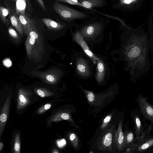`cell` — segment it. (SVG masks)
I'll list each match as a JSON object with an SVG mask.
<instances>
[{
  "label": "cell",
  "instance_id": "6da1fadb",
  "mask_svg": "<svg viewBox=\"0 0 153 153\" xmlns=\"http://www.w3.org/2000/svg\"><path fill=\"white\" fill-rule=\"evenodd\" d=\"M130 30L122 36L120 54L126 62L125 69L129 71L131 80L135 83L137 79L149 72L150 50L147 33L139 30Z\"/></svg>",
  "mask_w": 153,
  "mask_h": 153
},
{
  "label": "cell",
  "instance_id": "7a4b0ae2",
  "mask_svg": "<svg viewBox=\"0 0 153 153\" xmlns=\"http://www.w3.org/2000/svg\"><path fill=\"white\" fill-rule=\"evenodd\" d=\"M42 38L33 21L30 30L25 41L26 52L30 60L39 59L44 47Z\"/></svg>",
  "mask_w": 153,
  "mask_h": 153
},
{
  "label": "cell",
  "instance_id": "3957f363",
  "mask_svg": "<svg viewBox=\"0 0 153 153\" xmlns=\"http://www.w3.org/2000/svg\"><path fill=\"white\" fill-rule=\"evenodd\" d=\"M53 8L59 16L70 24L77 20L88 18L90 16L87 12L80 11L56 1L53 4Z\"/></svg>",
  "mask_w": 153,
  "mask_h": 153
},
{
  "label": "cell",
  "instance_id": "277c9868",
  "mask_svg": "<svg viewBox=\"0 0 153 153\" xmlns=\"http://www.w3.org/2000/svg\"><path fill=\"white\" fill-rule=\"evenodd\" d=\"M105 25L104 20L100 18L85 22L80 25L78 30L85 38L84 40H91L102 35Z\"/></svg>",
  "mask_w": 153,
  "mask_h": 153
},
{
  "label": "cell",
  "instance_id": "5b68a950",
  "mask_svg": "<svg viewBox=\"0 0 153 153\" xmlns=\"http://www.w3.org/2000/svg\"><path fill=\"white\" fill-rule=\"evenodd\" d=\"M76 70L82 78H89L92 76V67L89 60L82 57H77L76 61Z\"/></svg>",
  "mask_w": 153,
  "mask_h": 153
},
{
  "label": "cell",
  "instance_id": "8992f818",
  "mask_svg": "<svg viewBox=\"0 0 153 153\" xmlns=\"http://www.w3.org/2000/svg\"><path fill=\"white\" fill-rule=\"evenodd\" d=\"M38 73L36 76L45 82L51 85L57 84L62 74V71L57 68H51L44 72Z\"/></svg>",
  "mask_w": 153,
  "mask_h": 153
},
{
  "label": "cell",
  "instance_id": "52a82bcc",
  "mask_svg": "<svg viewBox=\"0 0 153 153\" xmlns=\"http://www.w3.org/2000/svg\"><path fill=\"white\" fill-rule=\"evenodd\" d=\"M73 40L82 47L85 53L94 64L97 63L99 58L96 56L90 50L83 36L78 30L75 33H73Z\"/></svg>",
  "mask_w": 153,
  "mask_h": 153
},
{
  "label": "cell",
  "instance_id": "ba28073f",
  "mask_svg": "<svg viewBox=\"0 0 153 153\" xmlns=\"http://www.w3.org/2000/svg\"><path fill=\"white\" fill-rule=\"evenodd\" d=\"M114 125H112L110 129L105 131L103 134L102 139L98 143L99 149L104 151H112V130Z\"/></svg>",
  "mask_w": 153,
  "mask_h": 153
},
{
  "label": "cell",
  "instance_id": "9c48e42d",
  "mask_svg": "<svg viewBox=\"0 0 153 153\" xmlns=\"http://www.w3.org/2000/svg\"><path fill=\"white\" fill-rule=\"evenodd\" d=\"M10 96L7 98L1 108L0 116V138L1 139L4 128L7 120L10 111Z\"/></svg>",
  "mask_w": 153,
  "mask_h": 153
},
{
  "label": "cell",
  "instance_id": "30bf717a",
  "mask_svg": "<svg viewBox=\"0 0 153 153\" xmlns=\"http://www.w3.org/2000/svg\"><path fill=\"white\" fill-rule=\"evenodd\" d=\"M32 93L26 89L20 88L18 91L17 108L21 109L24 108L30 103Z\"/></svg>",
  "mask_w": 153,
  "mask_h": 153
},
{
  "label": "cell",
  "instance_id": "8fae6325",
  "mask_svg": "<svg viewBox=\"0 0 153 153\" xmlns=\"http://www.w3.org/2000/svg\"><path fill=\"white\" fill-rule=\"evenodd\" d=\"M138 102L140 110L143 115L153 123V107L143 97L139 98Z\"/></svg>",
  "mask_w": 153,
  "mask_h": 153
},
{
  "label": "cell",
  "instance_id": "7c38bea8",
  "mask_svg": "<svg viewBox=\"0 0 153 153\" xmlns=\"http://www.w3.org/2000/svg\"><path fill=\"white\" fill-rule=\"evenodd\" d=\"M96 79L98 82L101 83L105 78L106 75V65L102 59L99 58L97 63Z\"/></svg>",
  "mask_w": 153,
  "mask_h": 153
},
{
  "label": "cell",
  "instance_id": "4fadbf2b",
  "mask_svg": "<svg viewBox=\"0 0 153 153\" xmlns=\"http://www.w3.org/2000/svg\"><path fill=\"white\" fill-rule=\"evenodd\" d=\"M122 121L120 120L117 131L115 132L114 140L117 148L119 151L123 150L125 146L124 137L122 130Z\"/></svg>",
  "mask_w": 153,
  "mask_h": 153
},
{
  "label": "cell",
  "instance_id": "5bb4252c",
  "mask_svg": "<svg viewBox=\"0 0 153 153\" xmlns=\"http://www.w3.org/2000/svg\"><path fill=\"white\" fill-rule=\"evenodd\" d=\"M16 12L10 10L9 18L11 25L16 30L20 36L23 37L24 31L21 23Z\"/></svg>",
  "mask_w": 153,
  "mask_h": 153
},
{
  "label": "cell",
  "instance_id": "9a60e30c",
  "mask_svg": "<svg viewBox=\"0 0 153 153\" xmlns=\"http://www.w3.org/2000/svg\"><path fill=\"white\" fill-rule=\"evenodd\" d=\"M19 15V18L23 29L24 34L27 36L34 21L29 18L25 14L20 13Z\"/></svg>",
  "mask_w": 153,
  "mask_h": 153
},
{
  "label": "cell",
  "instance_id": "2e32d148",
  "mask_svg": "<svg viewBox=\"0 0 153 153\" xmlns=\"http://www.w3.org/2000/svg\"><path fill=\"white\" fill-rule=\"evenodd\" d=\"M84 8L91 9L94 8L102 7L106 5L107 0H78Z\"/></svg>",
  "mask_w": 153,
  "mask_h": 153
},
{
  "label": "cell",
  "instance_id": "e0dca14e",
  "mask_svg": "<svg viewBox=\"0 0 153 153\" xmlns=\"http://www.w3.org/2000/svg\"><path fill=\"white\" fill-rule=\"evenodd\" d=\"M42 20L47 28L50 30L59 31L64 28L66 24H62L48 18H43Z\"/></svg>",
  "mask_w": 153,
  "mask_h": 153
},
{
  "label": "cell",
  "instance_id": "ac0fdd59",
  "mask_svg": "<svg viewBox=\"0 0 153 153\" xmlns=\"http://www.w3.org/2000/svg\"><path fill=\"white\" fill-rule=\"evenodd\" d=\"M70 116L68 113H58L53 115L50 119L49 123L51 122H58L62 120H68Z\"/></svg>",
  "mask_w": 153,
  "mask_h": 153
},
{
  "label": "cell",
  "instance_id": "d6986e66",
  "mask_svg": "<svg viewBox=\"0 0 153 153\" xmlns=\"http://www.w3.org/2000/svg\"><path fill=\"white\" fill-rule=\"evenodd\" d=\"M10 10L4 7H0V17L2 22L6 26L9 25V22L7 17L9 14Z\"/></svg>",
  "mask_w": 153,
  "mask_h": 153
},
{
  "label": "cell",
  "instance_id": "ffe728a7",
  "mask_svg": "<svg viewBox=\"0 0 153 153\" xmlns=\"http://www.w3.org/2000/svg\"><path fill=\"white\" fill-rule=\"evenodd\" d=\"M34 91L38 95L42 97H45L53 95L54 93L46 88H36Z\"/></svg>",
  "mask_w": 153,
  "mask_h": 153
},
{
  "label": "cell",
  "instance_id": "44dd1931",
  "mask_svg": "<svg viewBox=\"0 0 153 153\" xmlns=\"http://www.w3.org/2000/svg\"><path fill=\"white\" fill-rule=\"evenodd\" d=\"M16 2V12L17 15H19L20 13L25 14V0H17Z\"/></svg>",
  "mask_w": 153,
  "mask_h": 153
},
{
  "label": "cell",
  "instance_id": "7402d4cb",
  "mask_svg": "<svg viewBox=\"0 0 153 153\" xmlns=\"http://www.w3.org/2000/svg\"><path fill=\"white\" fill-rule=\"evenodd\" d=\"M153 145V138L148 139L140 144L137 147V151L142 152L146 150Z\"/></svg>",
  "mask_w": 153,
  "mask_h": 153
},
{
  "label": "cell",
  "instance_id": "603a6c76",
  "mask_svg": "<svg viewBox=\"0 0 153 153\" xmlns=\"http://www.w3.org/2000/svg\"><path fill=\"white\" fill-rule=\"evenodd\" d=\"M21 142L19 134L17 133L15 137L13 144V149L15 153H20V152Z\"/></svg>",
  "mask_w": 153,
  "mask_h": 153
},
{
  "label": "cell",
  "instance_id": "cb8c5ba5",
  "mask_svg": "<svg viewBox=\"0 0 153 153\" xmlns=\"http://www.w3.org/2000/svg\"><path fill=\"white\" fill-rule=\"evenodd\" d=\"M8 32L13 41L16 43L21 41V39L16 30L11 27H9Z\"/></svg>",
  "mask_w": 153,
  "mask_h": 153
},
{
  "label": "cell",
  "instance_id": "d4e9b609",
  "mask_svg": "<svg viewBox=\"0 0 153 153\" xmlns=\"http://www.w3.org/2000/svg\"><path fill=\"white\" fill-rule=\"evenodd\" d=\"M134 121L135 127V133L136 135H139L142 131V127L141 121L137 115L134 117Z\"/></svg>",
  "mask_w": 153,
  "mask_h": 153
},
{
  "label": "cell",
  "instance_id": "484cf974",
  "mask_svg": "<svg viewBox=\"0 0 153 153\" xmlns=\"http://www.w3.org/2000/svg\"><path fill=\"white\" fill-rule=\"evenodd\" d=\"M125 146H128L133 141L134 136L131 132H127L124 134Z\"/></svg>",
  "mask_w": 153,
  "mask_h": 153
},
{
  "label": "cell",
  "instance_id": "4316f807",
  "mask_svg": "<svg viewBox=\"0 0 153 153\" xmlns=\"http://www.w3.org/2000/svg\"><path fill=\"white\" fill-rule=\"evenodd\" d=\"M56 1L63 2L73 5H76L84 8L82 4L78 0H54Z\"/></svg>",
  "mask_w": 153,
  "mask_h": 153
},
{
  "label": "cell",
  "instance_id": "83f0119b",
  "mask_svg": "<svg viewBox=\"0 0 153 153\" xmlns=\"http://www.w3.org/2000/svg\"><path fill=\"white\" fill-rule=\"evenodd\" d=\"M51 107V105L50 104L47 103L39 108L37 110V112L39 114H42L50 108Z\"/></svg>",
  "mask_w": 153,
  "mask_h": 153
},
{
  "label": "cell",
  "instance_id": "f1b7e54d",
  "mask_svg": "<svg viewBox=\"0 0 153 153\" xmlns=\"http://www.w3.org/2000/svg\"><path fill=\"white\" fill-rule=\"evenodd\" d=\"M70 139L75 147L77 146V139L76 135L72 133L70 135Z\"/></svg>",
  "mask_w": 153,
  "mask_h": 153
},
{
  "label": "cell",
  "instance_id": "f546056e",
  "mask_svg": "<svg viewBox=\"0 0 153 153\" xmlns=\"http://www.w3.org/2000/svg\"><path fill=\"white\" fill-rule=\"evenodd\" d=\"M111 119L110 116H108L104 120V121L101 126L102 129L104 128L107 124L109 122Z\"/></svg>",
  "mask_w": 153,
  "mask_h": 153
},
{
  "label": "cell",
  "instance_id": "4dcf8cb0",
  "mask_svg": "<svg viewBox=\"0 0 153 153\" xmlns=\"http://www.w3.org/2000/svg\"><path fill=\"white\" fill-rule=\"evenodd\" d=\"M87 97L88 100L90 102H93L94 99V93L91 91H87Z\"/></svg>",
  "mask_w": 153,
  "mask_h": 153
},
{
  "label": "cell",
  "instance_id": "1f68e13d",
  "mask_svg": "<svg viewBox=\"0 0 153 153\" xmlns=\"http://www.w3.org/2000/svg\"><path fill=\"white\" fill-rule=\"evenodd\" d=\"M37 0L42 9L45 11H47V9L45 5L43 0Z\"/></svg>",
  "mask_w": 153,
  "mask_h": 153
},
{
  "label": "cell",
  "instance_id": "d6a6232c",
  "mask_svg": "<svg viewBox=\"0 0 153 153\" xmlns=\"http://www.w3.org/2000/svg\"><path fill=\"white\" fill-rule=\"evenodd\" d=\"M59 142L61 143L60 144H59V146H62L64 145L66 143L64 139L62 140Z\"/></svg>",
  "mask_w": 153,
  "mask_h": 153
},
{
  "label": "cell",
  "instance_id": "836d02e7",
  "mask_svg": "<svg viewBox=\"0 0 153 153\" xmlns=\"http://www.w3.org/2000/svg\"><path fill=\"white\" fill-rule=\"evenodd\" d=\"M132 2L131 0H124V2L126 4H129Z\"/></svg>",
  "mask_w": 153,
  "mask_h": 153
},
{
  "label": "cell",
  "instance_id": "e575fe53",
  "mask_svg": "<svg viewBox=\"0 0 153 153\" xmlns=\"http://www.w3.org/2000/svg\"><path fill=\"white\" fill-rule=\"evenodd\" d=\"M4 144L3 142H1L0 143V151H1L3 149Z\"/></svg>",
  "mask_w": 153,
  "mask_h": 153
},
{
  "label": "cell",
  "instance_id": "d590c367",
  "mask_svg": "<svg viewBox=\"0 0 153 153\" xmlns=\"http://www.w3.org/2000/svg\"><path fill=\"white\" fill-rule=\"evenodd\" d=\"M52 153H59V152L58 151V150H57L56 149H55L54 150H53V151L52 152Z\"/></svg>",
  "mask_w": 153,
  "mask_h": 153
},
{
  "label": "cell",
  "instance_id": "8d00e7d4",
  "mask_svg": "<svg viewBox=\"0 0 153 153\" xmlns=\"http://www.w3.org/2000/svg\"><path fill=\"white\" fill-rule=\"evenodd\" d=\"M12 0L13 1H16L17 0Z\"/></svg>",
  "mask_w": 153,
  "mask_h": 153
},
{
  "label": "cell",
  "instance_id": "74e56055",
  "mask_svg": "<svg viewBox=\"0 0 153 153\" xmlns=\"http://www.w3.org/2000/svg\"></svg>",
  "mask_w": 153,
  "mask_h": 153
}]
</instances>
